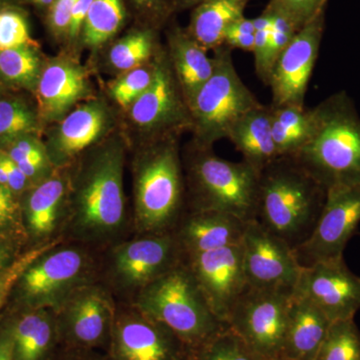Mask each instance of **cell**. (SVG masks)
Returning a JSON list of instances; mask_svg holds the SVG:
<instances>
[{
  "mask_svg": "<svg viewBox=\"0 0 360 360\" xmlns=\"http://www.w3.org/2000/svg\"><path fill=\"white\" fill-rule=\"evenodd\" d=\"M1 151H4L16 165L26 162L52 165L46 146L39 141L37 135L21 136Z\"/></svg>",
  "mask_w": 360,
  "mask_h": 360,
  "instance_id": "ab89813d",
  "label": "cell"
},
{
  "mask_svg": "<svg viewBox=\"0 0 360 360\" xmlns=\"http://www.w3.org/2000/svg\"><path fill=\"white\" fill-rule=\"evenodd\" d=\"M331 322L304 296L291 295L283 356L293 360H314L328 335Z\"/></svg>",
  "mask_w": 360,
  "mask_h": 360,
  "instance_id": "cb8c5ba5",
  "label": "cell"
},
{
  "mask_svg": "<svg viewBox=\"0 0 360 360\" xmlns=\"http://www.w3.org/2000/svg\"><path fill=\"white\" fill-rule=\"evenodd\" d=\"M248 224L229 213L186 212L172 232L184 257L241 245Z\"/></svg>",
  "mask_w": 360,
  "mask_h": 360,
  "instance_id": "7402d4cb",
  "label": "cell"
},
{
  "mask_svg": "<svg viewBox=\"0 0 360 360\" xmlns=\"http://www.w3.org/2000/svg\"><path fill=\"white\" fill-rule=\"evenodd\" d=\"M184 257L174 232L134 234L101 251L99 281L118 303H132L146 286Z\"/></svg>",
  "mask_w": 360,
  "mask_h": 360,
  "instance_id": "ba28073f",
  "label": "cell"
},
{
  "mask_svg": "<svg viewBox=\"0 0 360 360\" xmlns=\"http://www.w3.org/2000/svg\"><path fill=\"white\" fill-rule=\"evenodd\" d=\"M68 168L56 169L49 177L28 189L20 198L27 248L59 239L68 214Z\"/></svg>",
  "mask_w": 360,
  "mask_h": 360,
  "instance_id": "d6986e66",
  "label": "cell"
},
{
  "mask_svg": "<svg viewBox=\"0 0 360 360\" xmlns=\"http://www.w3.org/2000/svg\"><path fill=\"white\" fill-rule=\"evenodd\" d=\"M89 91V80L82 66L70 59H54L42 68L34 90L40 120L52 122L68 115Z\"/></svg>",
  "mask_w": 360,
  "mask_h": 360,
  "instance_id": "44dd1931",
  "label": "cell"
},
{
  "mask_svg": "<svg viewBox=\"0 0 360 360\" xmlns=\"http://www.w3.org/2000/svg\"><path fill=\"white\" fill-rule=\"evenodd\" d=\"M292 293L248 288L231 310L227 326L262 360L283 356Z\"/></svg>",
  "mask_w": 360,
  "mask_h": 360,
  "instance_id": "8fae6325",
  "label": "cell"
},
{
  "mask_svg": "<svg viewBox=\"0 0 360 360\" xmlns=\"http://www.w3.org/2000/svg\"><path fill=\"white\" fill-rule=\"evenodd\" d=\"M91 4L92 0H78L77 4H75V8L71 13L70 22L68 30V34L70 39H77L78 34L82 32Z\"/></svg>",
  "mask_w": 360,
  "mask_h": 360,
  "instance_id": "f6af8a7d",
  "label": "cell"
},
{
  "mask_svg": "<svg viewBox=\"0 0 360 360\" xmlns=\"http://www.w3.org/2000/svg\"><path fill=\"white\" fill-rule=\"evenodd\" d=\"M6 0H0V9H2L1 6L2 4H6Z\"/></svg>",
  "mask_w": 360,
  "mask_h": 360,
  "instance_id": "db71d44e",
  "label": "cell"
},
{
  "mask_svg": "<svg viewBox=\"0 0 360 360\" xmlns=\"http://www.w3.org/2000/svg\"><path fill=\"white\" fill-rule=\"evenodd\" d=\"M270 13L272 14V23L269 30L267 63H269L270 75H271L272 68H274L277 58L285 49V47L290 44L295 33L300 30L285 16L278 13Z\"/></svg>",
  "mask_w": 360,
  "mask_h": 360,
  "instance_id": "60d3db41",
  "label": "cell"
},
{
  "mask_svg": "<svg viewBox=\"0 0 360 360\" xmlns=\"http://www.w3.org/2000/svg\"><path fill=\"white\" fill-rule=\"evenodd\" d=\"M14 360H51L60 345L53 309L11 311Z\"/></svg>",
  "mask_w": 360,
  "mask_h": 360,
  "instance_id": "603a6c76",
  "label": "cell"
},
{
  "mask_svg": "<svg viewBox=\"0 0 360 360\" xmlns=\"http://www.w3.org/2000/svg\"><path fill=\"white\" fill-rule=\"evenodd\" d=\"M0 360H14L13 335L9 315L0 319Z\"/></svg>",
  "mask_w": 360,
  "mask_h": 360,
  "instance_id": "bcb514c9",
  "label": "cell"
},
{
  "mask_svg": "<svg viewBox=\"0 0 360 360\" xmlns=\"http://www.w3.org/2000/svg\"><path fill=\"white\" fill-rule=\"evenodd\" d=\"M326 191L292 158L281 156L262 170L255 219L296 250L314 232Z\"/></svg>",
  "mask_w": 360,
  "mask_h": 360,
  "instance_id": "7a4b0ae2",
  "label": "cell"
},
{
  "mask_svg": "<svg viewBox=\"0 0 360 360\" xmlns=\"http://www.w3.org/2000/svg\"><path fill=\"white\" fill-rule=\"evenodd\" d=\"M187 360H191V359H189V357H188V359H187Z\"/></svg>",
  "mask_w": 360,
  "mask_h": 360,
  "instance_id": "11a10c76",
  "label": "cell"
},
{
  "mask_svg": "<svg viewBox=\"0 0 360 360\" xmlns=\"http://www.w3.org/2000/svg\"><path fill=\"white\" fill-rule=\"evenodd\" d=\"M34 45L25 16L13 9H0V51Z\"/></svg>",
  "mask_w": 360,
  "mask_h": 360,
  "instance_id": "8d00e7d4",
  "label": "cell"
},
{
  "mask_svg": "<svg viewBox=\"0 0 360 360\" xmlns=\"http://www.w3.org/2000/svg\"><path fill=\"white\" fill-rule=\"evenodd\" d=\"M25 250V246L18 241L0 236V274L8 269Z\"/></svg>",
  "mask_w": 360,
  "mask_h": 360,
  "instance_id": "ee69618b",
  "label": "cell"
},
{
  "mask_svg": "<svg viewBox=\"0 0 360 360\" xmlns=\"http://www.w3.org/2000/svg\"><path fill=\"white\" fill-rule=\"evenodd\" d=\"M248 0H205L196 6L188 34L201 46L217 49L224 45L225 32L232 22L245 16Z\"/></svg>",
  "mask_w": 360,
  "mask_h": 360,
  "instance_id": "4316f807",
  "label": "cell"
},
{
  "mask_svg": "<svg viewBox=\"0 0 360 360\" xmlns=\"http://www.w3.org/2000/svg\"><path fill=\"white\" fill-rule=\"evenodd\" d=\"M78 0H54L51 4V26L56 34L68 33L71 13Z\"/></svg>",
  "mask_w": 360,
  "mask_h": 360,
  "instance_id": "7bdbcfd3",
  "label": "cell"
},
{
  "mask_svg": "<svg viewBox=\"0 0 360 360\" xmlns=\"http://www.w3.org/2000/svg\"><path fill=\"white\" fill-rule=\"evenodd\" d=\"M125 149L110 139L87 150L68 167V214L61 239L92 250H105L134 236L123 187Z\"/></svg>",
  "mask_w": 360,
  "mask_h": 360,
  "instance_id": "6da1fadb",
  "label": "cell"
},
{
  "mask_svg": "<svg viewBox=\"0 0 360 360\" xmlns=\"http://www.w3.org/2000/svg\"><path fill=\"white\" fill-rule=\"evenodd\" d=\"M99 264L101 252L79 243L63 241L49 248L25 269L14 286L9 297L13 311L58 309L73 290L99 281Z\"/></svg>",
  "mask_w": 360,
  "mask_h": 360,
  "instance_id": "52a82bcc",
  "label": "cell"
},
{
  "mask_svg": "<svg viewBox=\"0 0 360 360\" xmlns=\"http://www.w3.org/2000/svg\"><path fill=\"white\" fill-rule=\"evenodd\" d=\"M155 42L149 32L130 33L118 40L110 51V63L115 70L129 71L146 65L153 56Z\"/></svg>",
  "mask_w": 360,
  "mask_h": 360,
  "instance_id": "836d02e7",
  "label": "cell"
},
{
  "mask_svg": "<svg viewBox=\"0 0 360 360\" xmlns=\"http://www.w3.org/2000/svg\"><path fill=\"white\" fill-rule=\"evenodd\" d=\"M271 360H293V359H288V357H285V356H279V357H276V359H271Z\"/></svg>",
  "mask_w": 360,
  "mask_h": 360,
  "instance_id": "816d5d0a",
  "label": "cell"
},
{
  "mask_svg": "<svg viewBox=\"0 0 360 360\" xmlns=\"http://www.w3.org/2000/svg\"><path fill=\"white\" fill-rule=\"evenodd\" d=\"M270 105V104H269ZM271 108V129L277 155L293 158L309 141L314 123L312 108L274 106Z\"/></svg>",
  "mask_w": 360,
  "mask_h": 360,
  "instance_id": "83f0119b",
  "label": "cell"
},
{
  "mask_svg": "<svg viewBox=\"0 0 360 360\" xmlns=\"http://www.w3.org/2000/svg\"><path fill=\"white\" fill-rule=\"evenodd\" d=\"M314 360H360V331L354 319L331 323Z\"/></svg>",
  "mask_w": 360,
  "mask_h": 360,
  "instance_id": "1f68e13d",
  "label": "cell"
},
{
  "mask_svg": "<svg viewBox=\"0 0 360 360\" xmlns=\"http://www.w3.org/2000/svg\"><path fill=\"white\" fill-rule=\"evenodd\" d=\"M186 212L229 213L250 221L257 213L259 174L245 161L219 158L193 142L184 161Z\"/></svg>",
  "mask_w": 360,
  "mask_h": 360,
  "instance_id": "5b68a950",
  "label": "cell"
},
{
  "mask_svg": "<svg viewBox=\"0 0 360 360\" xmlns=\"http://www.w3.org/2000/svg\"><path fill=\"white\" fill-rule=\"evenodd\" d=\"M360 222V184L326 191L321 217L310 238L295 250L302 266L343 257Z\"/></svg>",
  "mask_w": 360,
  "mask_h": 360,
  "instance_id": "5bb4252c",
  "label": "cell"
},
{
  "mask_svg": "<svg viewBox=\"0 0 360 360\" xmlns=\"http://www.w3.org/2000/svg\"><path fill=\"white\" fill-rule=\"evenodd\" d=\"M39 112L25 99L0 96V150L25 135H37Z\"/></svg>",
  "mask_w": 360,
  "mask_h": 360,
  "instance_id": "f546056e",
  "label": "cell"
},
{
  "mask_svg": "<svg viewBox=\"0 0 360 360\" xmlns=\"http://www.w3.org/2000/svg\"><path fill=\"white\" fill-rule=\"evenodd\" d=\"M326 1L328 0H270L265 11L285 16L300 30L323 13Z\"/></svg>",
  "mask_w": 360,
  "mask_h": 360,
  "instance_id": "74e56055",
  "label": "cell"
},
{
  "mask_svg": "<svg viewBox=\"0 0 360 360\" xmlns=\"http://www.w3.org/2000/svg\"><path fill=\"white\" fill-rule=\"evenodd\" d=\"M108 360H187L189 350L174 331L130 303H118Z\"/></svg>",
  "mask_w": 360,
  "mask_h": 360,
  "instance_id": "7c38bea8",
  "label": "cell"
},
{
  "mask_svg": "<svg viewBox=\"0 0 360 360\" xmlns=\"http://www.w3.org/2000/svg\"><path fill=\"white\" fill-rule=\"evenodd\" d=\"M169 63L187 105L214 70V58L188 34L176 30L169 37Z\"/></svg>",
  "mask_w": 360,
  "mask_h": 360,
  "instance_id": "484cf974",
  "label": "cell"
},
{
  "mask_svg": "<svg viewBox=\"0 0 360 360\" xmlns=\"http://www.w3.org/2000/svg\"><path fill=\"white\" fill-rule=\"evenodd\" d=\"M2 94H4V87H2L1 82H0V96H2Z\"/></svg>",
  "mask_w": 360,
  "mask_h": 360,
  "instance_id": "f5cc1de1",
  "label": "cell"
},
{
  "mask_svg": "<svg viewBox=\"0 0 360 360\" xmlns=\"http://www.w3.org/2000/svg\"><path fill=\"white\" fill-rule=\"evenodd\" d=\"M191 360H262L229 326L191 350Z\"/></svg>",
  "mask_w": 360,
  "mask_h": 360,
  "instance_id": "d6a6232c",
  "label": "cell"
},
{
  "mask_svg": "<svg viewBox=\"0 0 360 360\" xmlns=\"http://www.w3.org/2000/svg\"><path fill=\"white\" fill-rule=\"evenodd\" d=\"M165 56L156 58L153 82L130 106V117L144 131L172 135L180 127H191V115L169 59Z\"/></svg>",
  "mask_w": 360,
  "mask_h": 360,
  "instance_id": "ac0fdd59",
  "label": "cell"
},
{
  "mask_svg": "<svg viewBox=\"0 0 360 360\" xmlns=\"http://www.w3.org/2000/svg\"><path fill=\"white\" fill-rule=\"evenodd\" d=\"M214 70L188 104L194 142L212 146L262 103L239 77L229 47L215 49Z\"/></svg>",
  "mask_w": 360,
  "mask_h": 360,
  "instance_id": "9c48e42d",
  "label": "cell"
},
{
  "mask_svg": "<svg viewBox=\"0 0 360 360\" xmlns=\"http://www.w3.org/2000/svg\"><path fill=\"white\" fill-rule=\"evenodd\" d=\"M293 292L309 300L331 322L354 319L360 310V277L343 257L303 266Z\"/></svg>",
  "mask_w": 360,
  "mask_h": 360,
  "instance_id": "e0dca14e",
  "label": "cell"
},
{
  "mask_svg": "<svg viewBox=\"0 0 360 360\" xmlns=\"http://www.w3.org/2000/svg\"><path fill=\"white\" fill-rule=\"evenodd\" d=\"M155 65H142L127 71L111 86V96L122 108H130L150 86L155 77Z\"/></svg>",
  "mask_w": 360,
  "mask_h": 360,
  "instance_id": "e575fe53",
  "label": "cell"
},
{
  "mask_svg": "<svg viewBox=\"0 0 360 360\" xmlns=\"http://www.w3.org/2000/svg\"><path fill=\"white\" fill-rule=\"evenodd\" d=\"M198 288L222 323L226 324L238 298L248 290L243 245L184 255Z\"/></svg>",
  "mask_w": 360,
  "mask_h": 360,
  "instance_id": "9a60e30c",
  "label": "cell"
},
{
  "mask_svg": "<svg viewBox=\"0 0 360 360\" xmlns=\"http://www.w3.org/2000/svg\"><path fill=\"white\" fill-rule=\"evenodd\" d=\"M51 360H108V359L103 352L73 349V348L60 347Z\"/></svg>",
  "mask_w": 360,
  "mask_h": 360,
  "instance_id": "7dc6e473",
  "label": "cell"
},
{
  "mask_svg": "<svg viewBox=\"0 0 360 360\" xmlns=\"http://www.w3.org/2000/svg\"><path fill=\"white\" fill-rule=\"evenodd\" d=\"M123 20L122 0H92L82 27L84 44L91 47L105 44L122 27Z\"/></svg>",
  "mask_w": 360,
  "mask_h": 360,
  "instance_id": "4dcf8cb0",
  "label": "cell"
},
{
  "mask_svg": "<svg viewBox=\"0 0 360 360\" xmlns=\"http://www.w3.org/2000/svg\"><path fill=\"white\" fill-rule=\"evenodd\" d=\"M137 6L146 9H155L160 6L161 0H134Z\"/></svg>",
  "mask_w": 360,
  "mask_h": 360,
  "instance_id": "681fc988",
  "label": "cell"
},
{
  "mask_svg": "<svg viewBox=\"0 0 360 360\" xmlns=\"http://www.w3.org/2000/svg\"><path fill=\"white\" fill-rule=\"evenodd\" d=\"M229 139L243 161L260 174L278 158L271 129V108L262 105L241 117L229 131Z\"/></svg>",
  "mask_w": 360,
  "mask_h": 360,
  "instance_id": "d4e9b609",
  "label": "cell"
},
{
  "mask_svg": "<svg viewBox=\"0 0 360 360\" xmlns=\"http://www.w3.org/2000/svg\"><path fill=\"white\" fill-rule=\"evenodd\" d=\"M63 243V239H56L47 245L37 246V248H28L23 251L20 257L13 262L8 269L0 274V311L7 304L14 286L18 283L21 274L25 269L37 259L39 255L49 248H53L58 243Z\"/></svg>",
  "mask_w": 360,
  "mask_h": 360,
  "instance_id": "f35d334b",
  "label": "cell"
},
{
  "mask_svg": "<svg viewBox=\"0 0 360 360\" xmlns=\"http://www.w3.org/2000/svg\"><path fill=\"white\" fill-rule=\"evenodd\" d=\"M42 68L34 45L0 51V80L9 86L34 92Z\"/></svg>",
  "mask_w": 360,
  "mask_h": 360,
  "instance_id": "f1b7e54d",
  "label": "cell"
},
{
  "mask_svg": "<svg viewBox=\"0 0 360 360\" xmlns=\"http://www.w3.org/2000/svg\"><path fill=\"white\" fill-rule=\"evenodd\" d=\"M184 1H186V4H188V6H194V4L198 6V4L205 1V0H184Z\"/></svg>",
  "mask_w": 360,
  "mask_h": 360,
  "instance_id": "f907efd6",
  "label": "cell"
},
{
  "mask_svg": "<svg viewBox=\"0 0 360 360\" xmlns=\"http://www.w3.org/2000/svg\"><path fill=\"white\" fill-rule=\"evenodd\" d=\"M224 45L229 49H238L241 51L253 52L255 34H246V33L227 30L225 32Z\"/></svg>",
  "mask_w": 360,
  "mask_h": 360,
  "instance_id": "c3c4849f",
  "label": "cell"
},
{
  "mask_svg": "<svg viewBox=\"0 0 360 360\" xmlns=\"http://www.w3.org/2000/svg\"><path fill=\"white\" fill-rule=\"evenodd\" d=\"M0 236L18 241L27 248V238L22 221L20 200L11 189L0 184Z\"/></svg>",
  "mask_w": 360,
  "mask_h": 360,
  "instance_id": "d590c367",
  "label": "cell"
},
{
  "mask_svg": "<svg viewBox=\"0 0 360 360\" xmlns=\"http://www.w3.org/2000/svg\"><path fill=\"white\" fill-rule=\"evenodd\" d=\"M186 210V177L176 139H155L134 163V234L172 232Z\"/></svg>",
  "mask_w": 360,
  "mask_h": 360,
  "instance_id": "277c9868",
  "label": "cell"
},
{
  "mask_svg": "<svg viewBox=\"0 0 360 360\" xmlns=\"http://www.w3.org/2000/svg\"><path fill=\"white\" fill-rule=\"evenodd\" d=\"M309 141L292 158L326 191L360 184V116L345 91L312 108Z\"/></svg>",
  "mask_w": 360,
  "mask_h": 360,
  "instance_id": "3957f363",
  "label": "cell"
},
{
  "mask_svg": "<svg viewBox=\"0 0 360 360\" xmlns=\"http://www.w3.org/2000/svg\"><path fill=\"white\" fill-rule=\"evenodd\" d=\"M323 27L321 13L302 26L281 52L270 75V105L305 106V96L321 49Z\"/></svg>",
  "mask_w": 360,
  "mask_h": 360,
  "instance_id": "2e32d148",
  "label": "cell"
},
{
  "mask_svg": "<svg viewBox=\"0 0 360 360\" xmlns=\"http://www.w3.org/2000/svg\"><path fill=\"white\" fill-rule=\"evenodd\" d=\"M117 305L115 296L99 281L73 290L54 309L61 347L105 352Z\"/></svg>",
  "mask_w": 360,
  "mask_h": 360,
  "instance_id": "30bf717a",
  "label": "cell"
},
{
  "mask_svg": "<svg viewBox=\"0 0 360 360\" xmlns=\"http://www.w3.org/2000/svg\"><path fill=\"white\" fill-rule=\"evenodd\" d=\"M130 304L174 331L189 352L229 326L213 314L184 259Z\"/></svg>",
  "mask_w": 360,
  "mask_h": 360,
  "instance_id": "8992f818",
  "label": "cell"
},
{
  "mask_svg": "<svg viewBox=\"0 0 360 360\" xmlns=\"http://www.w3.org/2000/svg\"><path fill=\"white\" fill-rule=\"evenodd\" d=\"M241 245L243 269L250 288L295 291L303 266L285 241L265 229L257 220H250Z\"/></svg>",
  "mask_w": 360,
  "mask_h": 360,
  "instance_id": "4fadbf2b",
  "label": "cell"
},
{
  "mask_svg": "<svg viewBox=\"0 0 360 360\" xmlns=\"http://www.w3.org/2000/svg\"><path fill=\"white\" fill-rule=\"evenodd\" d=\"M0 160L4 165L7 175V181H8V188L15 198L20 200L23 194L33 186L27 176L23 174L22 170L11 158L0 150Z\"/></svg>",
  "mask_w": 360,
  "mask_h": 360,
  "instance_id": "b9f144b4",
  "label": "cell"
},
{
  "mask_svg": "<svg viewBox=\"0 0 360 360\" xmlns=\"http://www.w3.org/2000/svg\"><path fill=\"white\" fill-rule=\"evenodd\" d=\"M110 123V111L101 101L85 103L66 115L45 144L54 168L72 165L103 137Z\"/></svg>",
  "mask_w": 360,
  "mask_h": 360,
  "instance_id": "ffe728a7",
  "label": "cell"
}]
</instances>
